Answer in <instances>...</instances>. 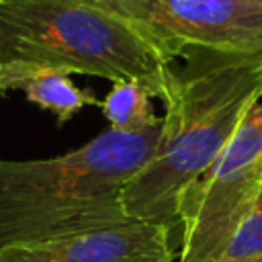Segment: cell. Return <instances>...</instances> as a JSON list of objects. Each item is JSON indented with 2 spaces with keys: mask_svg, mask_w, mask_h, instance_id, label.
Segmentation results:
<instances>
[{
  "mask_svg": "<svg viewBox=\"0 0 262 262\" xmlns=\"http://www.w3.org/2000/svg\"><path fill=\"white\" fill-rule=\"evenodd\" d=\"M174 57L129 20L88 0H0V98L39 70L137 82L166 100Z\"/></svg>",
  "mask_w": 262,
  "mask_h": 262,
  "instance_id": "cell-3",
  "label": "cell"
},
{
  "mask_svg": "<svg viewBox=\"0 0 262 262\" xmlns=\"http://www.w3.org/2000/svg\"><path fill=\"white\" fill-rule=\"evenodd\" d=\"M16 90H23L27 100L55 115L57 125L68 123L78 111L88 104H100L90 90L78 88L70 74L57 70H39L18 80Z\"/></svg>",
  "mask_w": 262,
  "mask_h": 262,
  "instance_id": "cell-7",
  "label": "cell"
},
{
  "mask_svg": "<svg viewBox=\"0 0 262 262\" xmlns=\"http://www.w3.org/2000/svg\"><path fill=\"white\" fill-rule=\"evenodd\" d=\"M248 2H252V4H258V6H262V0H248Z\"/></svg>",
  "mask_w": 262,
  "mask_h": 262,
  "instance_id": "cell-11",
  "label": "cell"
},
{
  "mask_svg": "<svg viewBox=\"0 0 262 262\" xmlns=\"http://www.w3.org/2000/svg\"><path fill=\"white\" fill-rule=\"evenodd\" d=\"M149 98V90L137 82H115L100 102V108L111 129L133 133L160 121Z\"/></svg>",
  "mask_w": 262,
  "mask_h": 262,
  "instance_id": "cell-8",
  "label": "cell"
},
{
  "mask_svg": "<svg viewBox=\"0 0 262 262\" xmlns=\"http://www.w3.org/2000/svg\"><path fill=\"white\" fill-rule=\"evenodd\" d=\"M162 119L141 131L108 129L63 156L0 160V248L121 225V194L149 162Z\"/></svg>",
  "mask_w": 262,
  "mask_h": 262,
  "instance_id": "cell-2",
  "label": "cell"
},
{
  "mask_svg": "<svg viewBox=\"0 0 262 262\" xmlns=\"http://www.w3.org/2000/svg\"><path fill=\"white\" fill-rule=\"evenodd\" d=\"M174 258L172 229L145 221L0 248V262H174Z\"/></svg>",
  "mask_w": 262,
  "mask_h": 262,
  "instance_id": "cell-6",
  "label": "cell"
},
{
  "mask_svg": "<svg viewBox=\"0 0 262 262\" xmlns=\"http://www.w3.org/2000/svg\"><path fill=\"white\" fill-rule=\"evenodd\" d=\"M262 186V102L219 158L186 188L178 207V262H221Z\"/></svg>",
  "mask_w": 262,
  "mask_h": 262,
  "instance_id": "cell-4",
  "label": "cell"
},
{
  "mask_svg": "<svg viewBox=\"0 0 262 262\" xmlns=\"http://www.w3.org/2000/svg\"><path fill=\"white\" fill-rule=\"evenodd\" d=\"M233 262H262V250L256 252V254H250L246 258H239V260H233Z\"/></svg>",
  "mask_w": 262,
  "mask_h": 262,
  "instance_id": "cell-10",
  "label": "cell"
},
{
  "mask_svg": "<svg viewBox=\"0 0 262 262\" xmlns=\"http://www.w3.org/2000/svg\"><path fill=\"white\" fill-rule=\"evenodd\" d=\"M260 250H262V186H260V192L256 196V203H254L250 215L242 223L239 231L235 233V237L229 244L221 262H233V260L246 258L250 254H256Z\"/></svg>",
  "mask_w": 262,
  "mask_h": 262,
  "instance_id": "cell-9",
  "label": "cell"
},
{
  "mask_svg": "<svg viewBox=\"0 0 262 262\" xmlns=\"http://www.w3.org/2000/svg\"><path fill=\"white\" fill-rule=\"evenodd\" d=\"M164 100L166 115L149 162L125 184L121 203L129 219L178 227L186 188L219 158L248 111L262 98V51L180 53Z\"/></svg>",
  "mask_w": 262,
  "mask_h": 262,
  "instance_id": "cell-1",
  "label": "cell"
},
{
  "mask_svg": "<svg viewBox=\"0 0 262 262\" xmlns=\"http://www.w3.org/2000/svg\"><path fill=\"white\" fill-rule=\"evenodd\" d=\"M129 20L174 59L192 47L262 51V6L248 0H88Z\"/></svg>",
  "mask_w": 262,
  "mask_h": 262,
  "instance_id": "cell-5",
  "label": "cell"
}]
</instances>
